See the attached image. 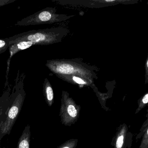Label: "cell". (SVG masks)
<instances>
[{"mask_svg":"<svg viewBox=\"0 0 148 148\" xmlns=\"http://www.w3.org/2000/svg\"><path fill=\"white\" fill-rule=\"evenodd\" d=\"M81 107L76 103L69 93L63 91L59 116L61 123L66 126L74 124L79 118Z\"/></svg>","mask_w":148,"mask_h":148,"instance_id":"277c9868","label":"cell"},{"mask_svg":"<svg viewBox=\"0 0 148 148\" xmlns=\"http://www.w3.org/2000/svg\"><path fill=\"white\" fill-rule=\"evenodd\" d=\"M43 93L47 104L51 106L54 103V93L51 85L47 78L43 84Z\"/></svg>","mask_w":148,"mask_h":148,"instance_id":"ba28073f","label":"cell"},{"mask_svg":"<svg viewBox=\"0 0 148 148\" xmlns=\"http://www.w3.org/2000/svg\"><path fill=\"white\" fill-rule=\"evenodd\" d=\"M9 46V41L8 38L0 39V54L5 53Z\"/></svg>","mask_w":148,"mask_h":148,"instance_id":"7c38bea8","label":"cell"},{"mask_svg":"<svg viewBox=\"0 0 148 148\" xmlns=\"http://www.w3.org/2000/svg\"><path fill=\"white\" fill-rule=\"evenodd\" d=\"M72 79L75 83L79 84L86 85L87 84L86 82L79 77L73 76Z\"/></svg>","mask_w":148,"mask_h":148,"instance_id":"9a60e30c","label":"cell"},{"mask_svg":"<svg viewBox=\"0 0 148 148\" xmlns=\"http://www.w3.org/2000/svg\"><path fill=\"white\" fill-rule=\"evenodd\" d=\"M148 119H147L145 122L143 124V126H142V128L140 130V132H139V134L136 137V139H138L139 138H141L142 137L143 135L144 132H145V131L147 129H148Z\"/></svg>","mask_w":148,"mask_h":148,"instance_id":"5bb4252c","label":"cell"},{"mask_svg":"<svg viewBox=\"0 0 148 148\" xmlns=\"http://www.w3.org/2000/svg\"><path fill=\"white\" fill-rule=\"evenodd\" d=\"M0 148H1V144H0Z\"/></svg>","mask_w":148,"mask_h":148,"instance_id":"e0dca14e","label":"cell"},{"mask_svg":"<svg viewBox=\"0 0 148 148\" xmlns=\"http://www.w3.org/2000/svg\"><path fill=\"white\" fill-rule=\"evenodd\" d=\"M17 0H0V7L14 3Z\"/></svg>","mask_w":148,"mask_h":148,"instance_id":"2e32d148","label":"cell"},{"mask_svg":"<svg viewBox=\"0 0 148 148\" xmlns=\"http://www.w3.org/2000/svg\"><path fill=\"white\" fill-rule=\"evenodd\" d=\"M78 140L77 139H71L66 141L57 148H76Z\"/></svg>","mask_w":148,"mask_h":148,"instance_id":"8fae6325","label":"cell"},{"mask_svg":"<svg viewBox=\"0 0 148 148\" xmlns=\"http://www.w3.org/2000/svg\"><path fill=\"white\" fill-rule=\"evenodd\" d=\"M148 103V93H146L144 95L142 98L140 99L138 102V107L136 110L135 114L138 113L141 110H143L145 107L146 106Z\"/></svg>","mask_w":148,"mask_h":148,"instance_id":"30bf717a","label":"cell"},{"mask_svg":"<svg viewBox=\"0 0 148 148\" xmlns=\"http://www.w3.org/2000/svg\"><path fill=\"white\" fill-rule=\"evenodd\" d=\"M5 90L0 97V127L6 117L8 110L11 104V85L8 84L5 87Z\"/></svg>","mask_w":148,"mask_h":148,"instance_id":"8992f818","label":"cell"},{"mask_svg":"<svg viewBox=\"0 0 148 148\" xmlns=\"http://www.w3.org/2000/svg\"><path fill=\"white\" fill-rule=\"evenodd\" d=\"M112 141L113 148H126L128 128L126 124L120 125L116 130Z\"/></svg>","mask_w":148,"mask_h":148,"instance_id":"52a82bcc","label":"cell"},{"mask_svg":"<svg viewBox=\"0 0 148 148\" xmlns=\"http://www.w3.org/2000/svg\"><path fill=\"white\" fill-rule=\"evenodd\" d=\"M55 8L47 7L18 21L15 24L19 26L51 24L64 21L72 16L56 14Z\"/></svg>","mask_w":148,"mask_h":148,"instance_id":"3957f363","label":"cell"},{"mask_svg":"<svg viewBox=\"0 0 148 148\" xmlns=\"http://www.w3.org/2000/svg\"><path fill=\"white\" fill-rule=\"evenodd\" d=\"M142 142L139 148H148V129L142 136Z\"/></svg>","mask_w":148,"mask_h":148,"instance_id":"4fadbf2b","label":"cell"},{"mask_svg":"<svg viewBox=\"0 0 148 148\" xmlns=\"http://www.w3.org/2000/svg\"><path fill=\"white\" fill-rule=\"evenodd\" d=\"M35 45L32 42L29 41H23L17 42L15 44H12L9 46L8 49L9 50L10 56L8 60L7 64V70L6 72V82L5 84V86H6L9 84L8 82V74H9V70H10V64H11V59L12 57L15 54L23 50H26L30 48L33 46Z\"/></svg>","mask_w":148,"mask_h":148,"instance_id":"5b68a950","label":"cell"},{"mask_svg":"<svg viewBox=\"0 0 148 148\" xmlns=\"http://www.w3.org/2000/svg\"><path fill=\"white\" fill-rule=\"evenodd\" d=\"M31 135L30 126L27 125L19 139L17 148H30Z\"/></svg>","mask_w":148,"mask_h":148,"instance_id":"9c48e42d","label":"cell"},{"mask_svg":"<svg viewBox=\"0 0 148 148\" xmlns=\"http://www.w3.org/2000/svg\"><path fill=\"white\" fill-rule=\"evenodd\" d=\"M65 33L66 30L61 27L31 30L16 34L8 39L9 46L23 41H31L35 45H48L60 42Z\"/></svg>","mask_w":148,"mask_h":148,"instance_id":"7a4b0ae2","label":"cell"},{"mask_svg":"<svg viewBox=\"0 0 148 148\" xmlns=\"http://www.w3.org/2000/svg\"><path fill=\"white\" fill-rule=\"evenodd\" d=\"M25 77V74L22 73L20 75V70H18L11 93V105L8 110L6 117L0 127V144L2 138L5 135H9L11 133L22 109L26 97L24 89V80Z\"/></svg>","mask_w":148,"mask_h":148,"instance_id":"6da1fadb","label":"cell"}]
</instances>
